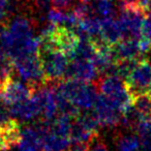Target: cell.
Returning a JSON list of instances; mask_svg holds the SVG:
<instances>
[{
  "mask_svg": "<svg viewBox=\"0 0 151 151\" xmlns=\"http://www.w3.org/2000/svg\"><path fill=\"white\" fill-rule=\"evenodd\" d=\"M56 91L68 99L73 105L83 111L91 110L94 108L97 96L96 84L81 82L70 79H63L55 84Z\"/></svg>",
  "mask_w": 151,
  "mask_h": 151,
  "instance_id": "1",
  "label": "cell"
},
{
  "mask_svg": "<svg viewBox=\"0 0 151 151\" xmlns=\"http://www.w3.org/2000/svg\"><path fill=\"white\" fill-rule=\"evenodd\" d=\"M38 57L49 82H58L64 79L69 58L66 54L51 44L40 40Z\"/></svg>",
  "mask_w": 151,
  "mask_h": 151,
  "instance_id": "2",
  "label": "cell"
},
{
  "mask_svg": "<svg viewBox=\"0 0 151 151\" xmlns=\"http://www.w3.org/2000/svg\"><path fill=\"white\" fill-rule=\"evenodd\" d=\"M96 86L99 92L107 96L122 114L132 107V96L128 92L123 79L117 76H101Z\"/></svg>",
  "mask_w": 151,
  "mask_h": 151,
  "instance_id": "3",
  "label": "cell"
},
{
  "mask_svg": "<svg viewBox=\"0 0 151 151\" xmlns=\"http://www.w3.org/2000/svg\"><path fill=\"white\" fill-rule=\"evenodd\" d=\"M18 75L33 90L46 85L49 82L45 75L38 54L26 55L12 61Z\"/></svg>",
  "mask_w": 151,
  "mask_h": 151,
  "instance_id": "4",
  "label": "cell"
},
{
  "mask_svg": "<svg viewBox=\"0 0 151 151\" xmlns=\"http://www.w3.org/2000/svg\"><path fill=\"white\" fill-rule=\"evenodd\" d=\"M118 19L123 29L124 40L125 38L139 40L142 36L145 15L136 6L134 2L122 0Z\"/></svg>",
  "mask_w": 151,
  "mask_h": 151,
  "instance_id": "5",
  "label": "cell"
},
{
  "mask_svg": "<svg viewBox=\"0 0 151 151\" xmlns=\"http://www.w3.org/2000/svg\"><path fill=\"white\" fill-rule=\"evenodd\" d=\"M124 81L132 99L137 95L149 93L151 89V64L149 61L143 58Z\"/></svg>",
  "mask_w": 151,
  "mask_h": 151,
  "instance_id": "6",
  "label": "cell"
},
{
  "mask_svg": "<svg viewBox=\"0 0 151 151\" xmlns=\"http://www.w3.org/2000/svg\"><path fill=\"white\" fill-rule=\"evenodd\" d=\"M11 116L21 120H31L38 117L44 111V103L40 89L33 90L32 95L28 99L9 106Z\"/></svg>",
  "mask_w": 151,
  "mask_h": 151,
  "instance_id": "7",
  "label": "cell"
},
{
  "mask_svg": "<svg viewBox=\"0 0 151 151\" xmlns=\"http://www.w3.org/2000/svg\"><path fill=\"white\" fill-rule=\"evenodd\" d=\"M99 70L90 59L75 57L69 60L64 79L92 83L99 78Z\"/></svg>",
  "mask_w": 151,
  "mask_h": 151,
  "instance_id": "8",
  "label": "cell"
},
{
  "mask_svg": "<svg viewBox=\"0 0 151 151\" xmlns=\"http://www.w3.org/2000/svg\"><path fill=\"white\" fill-rule=\"evenodd\" d=\"M94 112L101 126L115 127L119 125L122 112L104 94L99 93L94 105Z\"/></svg>",
  "mask_w": 151,
  "mask_h": 151,
  "instance_id": "9",
  "label": "cell"
},
{
  "mask_svg": "<svg viewBox=\"0 0 151 151\" xmlns=\"http://www.w3.org/2000/svg\"><path fill=\"white\" fill-rule=\"evenodd\" d=\"M32 93H33V89L29 85L24 84L23 82L16 80L13 77L6 83L2 92L0 93V99L3 101L4 105L9 107L14 104L28 99L32 95Z\"/></svg>",
  "mask_w": 151,
  "mask_h": 151,
  "instance_id": "10",
  "label": "cell"
},
{
  "mask_svg": "<svg viewBox=\"0 0 151 151\" xmlns=\"http://www.w3.org/2000/svg\"><path fill=\"white\" fill-rule=\"evenodd\" d=\"M22 130L19 122L16 119H11L4 124L0 125V151H9L18 146L21 141Z\"/></svg>",
  "mask_w": 151,
  "mask_h": 151,
  "instance_id": "11",
  "label": "cell"
},
{
  "mask_svg": "<svg viewBox=\"0 0 151 151\" xmlns=\"http://www.w3.org/2000/svg\"><path fill=\"white\" fill-rule=\"evenodd\" d=\"M19 151H44V136L35 125L28 126L22 130Z\"/></svg>",
  "mask_w": 151,
  "mask_h": 151,
  "instance_id": "12",
  "label": "cell"
},
{
  "mask_svg": "<svg viewBox=\"0 0 151 151\" xmlns=\"http://www.w3.org/2000/svg\"><path fill=\"white\" fill-rule=\"evenodd\" d=\"M101 37L111 46H114L124 40L123 29L119 19L116 17L101 19Z\"/></svg>",
  "mask_w": 151,
  "mask_h": 151,
  "instance_id": "13",
  "label": "cell"
},
{
  "mask_svg": "<svg viewBox=\"0 0 151 151\" xmlns=\"http://www.w3.org/2000/svg\"><path fill=\"white\" fill-rule=\"evenodd\" d=\"M116 61L124 59H143L142 52L139 47V40L136 38H125L113 46Z\"/></svg>",
  "mask_w": 151,
  "mask_h": 151,
  "instance_id": "14",
  "label": "cell"
},
{
  "mask_svg": "<svg viewBox=\"0 0 151 151\" xmlns=\"http://www.w3.org/2000/svg\"><path fill=\"white\" fill-rule=\"evenodd\" d=\"M70 144V139L54 132L50 123V127L44 134V151H67Z\"/></svg>",
  "mask_w": 151,
  "mask_h": 151,
  "instance_id": "15",
  "label": "cell"
},
{
  "mask_svg": "<svg viewBox=\"0 0 151 151\" xmlns=\"http://www.w3.org/2000/svg\"><path fill=\"white\" fill-rule=\"evenodd\" d=\"M97 137H99L97 134H94V132L86 129L81 124H79L76 120L73 121V125H71L70 134H69V139H70L71 143H87V144H92V142Z\"/></svg>",
  "mask_w": 151,
  "mask_h": 151,
  "instance_id": "16",
  "label": "cell"
},
{
  "mask_svg": "<svg viewBox=\"0 0 151 151\" xmlns=\"http://www.w3.org/2000/svg\"><path fill=\"white\" fill-rule=\"evenodd\" d=\"M116 148L118 151H142L140 137L138 134H119L116 140Z\"/></svg>",
  "mask_w": 151,
  "mask_h": 151,
  "instance_id": "17",
  "label": "cell"
},
{
  "mask_svg": "<svg viewBox=\"0 0 151 151\" xmlns=\"http://www.w3.org/2000/svg\"><path fill=\"white\" fill-rule=\"evenodd\" d=\"M93 16L106 19V18L115 17V5L113 0H90Z\"/></svg>",
  "mask_w": 151,
  "mask_h": 151,
  "instance_id": "18",
  "label": "cell"
},
{
  "mask_svg": "<svg viewBox=\"0 0 151 151\" xmlns=\"http://www.w3.org/2000/svg\"><path fill=\"white\" fill-rule=\"evenodd\" d=\"M75 120L78 122L79 124H81L83 127L86 128V129L99 134V129L101 125V123H99V118H97L95 112L92 113L90 110L80 112V114L75 118Z\"/></svg>",
  "mask_w": 151,
  "mask_h": 151,
  "instance_id": "19",
  "label": "cell"
},
{
  "mask_svg": "<svg viewBox=\"0 0 151 151\" xmlns=\"http://www.w3.org/2000/svg\"><path fill=\"white\" fill-rule=\"evenodd\" d=\"M132 106L141 114L143 120H151V96L149 93L137 95L132 99Z\"/></svg>",
  "mask_w": 151,
  "mask_h": 151,
  "instance_id": "20",
  "label": "cell"
},
{
  "mask_svg": "<svg viewBox=\"0 0 151 151\" xmlns=\"http://www.w3.org/2000/svg\"><path fill=\"white\" fill-rule=\"evenodd\" d=\"M31 4L40 14H47L51 9L52 2L51 0H31Z\"/></svg>",
  "mask_w": 151,
  "mask_h": 151,
  "instance_id": "21",
  "label": "cell"
},
{
  "mask_svg": "<svg viewBox=\"0 0 151 151\" xmlns=\"http://www.w3.org/2000/svg\"><path fill=\"white\" fill-rule=\"evenodd\" d=\"M75 1L76 0H51L53 6L63 11H67V9H69L75 3Z\"/></svg>",
  "mask_w": 151,
  "mask_h": 151,
  "instance_id": "22",
  "label": "cell"
},
{
  "mask_svg": "<svg viewBox=\"0 0 151 151\" xmlns=\"http://www.w3.org/2000/svg\"><path fill=\"white\" fill-rule=\"evenodd\" d=\"M138 40H139V47H140V50L143 55L150 52L151 51V42L148 40V38H146L145 36L142 35Z\"/></svg>",
  "mask_w": 151,
  "mask_h": 151,
  "instance_id": "23",
  "label": "cell"
},
{
  "mask_svg": "<svg viewBox=\"0 0 151 151\" xmlns=\"http://www.w3.org/2000/svg\"><path fill=\"white\" fill-rule=\"evenodd\" d=\"M3 101H0V125L4 124L11 119V114H9V108L3 105Z\"/></svg>",
  "mask_w": 151,
  "mask_h": 151,
  "instance_id": "24",
  "label": "cell"
},
{
  "mask_svg": "<svg viewBox=\"0 0 151 151\" xmlns=\"http://www.w3.org/2000/svg\"><path fill=\"white\" fill-rule=\"evenodd\" d=\"M90 146L87 143H71L67 151H90Z\"/></svg>",
  "mask_w": 151,
  "mask_h": 151,
  "instance_id": "25",
  "label": "cell"
},
{
  "mask_svg": "<svg viewBox=\"0 0 151 151\" xmlns=\"http://www.w3.org/2000/svg\"><path fill=\"white\" fill-rule=\"evenodd\" d=\"M142 35L148 38L151 42V20L145 19L144 24H143V30H142Z\"/></svg>",
  "mask_w": 151,
  "mask_h": 151,
  "instance_id": "26",
  "label": "cell"
},
{
  "mask_svg": "<svg viewBox=\"0 0 151 151\" xmlns=\"http://www.w3.org/2000/svg\"><path fill=\"white\" fill-rule=\"evenodd\" d=\"M7 13H9V11H7V9H0V23H3V22H6Z\"/></svg>",
  "mask_w": 151,
  "mask_h": 151,
  "instance_id": "27",
  "label": "cell"
},
{
  "mask_svg": "<svg viewBox=\"0 0 151 151\" xmlns=\"http://www.w3.org/2000/svg\"><path fill=\"white\" fill-rule=\"evenodd\" d=\"M9 0H0V9H4L9 11Z\"/></svg>",
  "mask_w": 151,
  "mask_h": 151,
  "instance_id": "28",
  "label": "cell"
},
{
  "mask_svg": "<svg viewBox=\"0 0 151 151\" xmlns=\"http://www.w3.org/2000/svg\"><path fill=\"white\" fill-rule=\"evenodd\" d=\"M7 28L6 22H3V23H0V38H1V35H2L3 31Z\"/></svg>",
  "mask_w": 151,
  "mask_h": 151,
  "instance_id": "29",
  "label": "cell"
},
{
  "mask_svg": "<svg viewBox=\"0 0 151 151\" xmlns=\"http://www.w3.org/2000/svg\"><path fill=\"white\" fill-rule=\"evenodd\" d=\"M145 16L147 17V19H149V20H151V7L149 9V11L147 12L146 14H145Z\"/></svg>",
  "mask_w": 151,
  "mask_h": 151,
  "instance_id": "30",
  "label": "cell"
},
{
  "mask_svg": "<svg viewBox=\"0 0 151 151\" xmlns=\"http://www.w3.org/2000/svg\"><path fill=\"white\" fill-rule=\"evenodd\" d=\"M149 94H150V96H151V89H150V91H149Z\"/></svg>",
  "mask_w": 151,
  "mask_h": 151,
  "instance_id": "31",
  "label": "cell"
},
{
  "mask_svg": "<svg viewBox=\"0 0 151 151\" xmlns=\"http://www.w3.org/2000/svg\"><path fill=\"white\" fill-rule=\"evenodd\" d=\"M121 1H122V0H121Z\"/></svg>",
  "mask_w": 151,
  "mask_h": 151,
  "instance_id": "32",
  "label": "cell"
}]
</instances>
